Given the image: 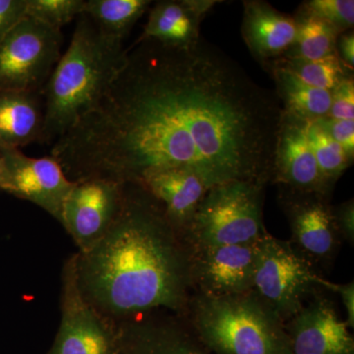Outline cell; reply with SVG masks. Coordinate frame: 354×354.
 Here are the masks:
<instances>
[{"label":"cell","instance_id":"26","mask_svg":"<svg viewBox=\"0 0 354 354\" xmlns=\"http://www.w3.org/2000/svg\"><path fill=\"white\" fill-rule=\"evenodd\" d=\"M300 8L329 23L339 34L353 30V0H310L304 2Z\"/></svg>","mask_w":354,"mask_h":354},{"label":"cell","instance_id":"13","mask_svg":"<svg viewBox=\"0 0 354 354\" xmlns=\"http://www.w3.org/2000/svg\"><path fill=\"white\" fill-rule=\"evenodd\" d=\"M306 121L281 109L272 183L293 190L329 196L333 189L319 169L307 136Z\"/></svg>","mask_w":354,"mask_h":354},{"label":"cell","instance_id":"10","mask_svg":"<svg viewBox=\"0 0 354 354\" xmlns=\"http://www.w3.org/2000/svg\"><path fill=\"white\" fill-rule=\"evenodd\" d=\"M0 190L27 200L62 221V208L73 183L55 158H30L20 149L0 146Z\"/></svg>","mask_w":354,"mask_h":354},{"label":"cell","instance_id":"29","mask_svg":"<svg viewBox=\"0 0 354 354\" xmlns=\"http://www.w3.org/2000/svg\"><path fill=\"white\" fill-rule=\"evenodd\" d=\"M27 0H0V43L26 16Z\"/></svg>","mask_w":354,"mask_h":354},{"label":"cell","instance_id":"23","mask_svg":"<svg viewBox=\"0 0 354 354\" xmlns=\"http://www.w3.org/2000/svg\"><path fill=\"white\" fill-rule=\"evenodd\" d=\"M306 132L324 180L333 189L337 179L353 164V160L324 129L318 120H307Z\"/></svg>","mask_w":354,"mask_h":354},{"label":"cell","instance_id":"25","mask_svg":"<svg viewBox=\"0 0 354 354\" xmlns=\"http://www.w3.org/2000/svg\"><path fill=\"white\" fill-rule=\"evenodd\" d=\"M85 0H27L26 16L62 30L83 14Z\"/></svg>","mask_w":354,"mask_h":354},{"label":"cell","instance_id":"21","mask_svg":"<svg viewBox=\"0 0 354 354\" xmlns=\"http://www.w3.org/2000/svg\"><path fill=\"white\" fill-rule=\"evenodd\" d=\"M151 3L149 0H85L83 14L109 36L123 39Z\"/></svg>","mask_w":354,"mask_h":354},{"label":"cell","instance_id":"18","mask_svg":"<svg viewBox=\"0 0 354 354\" xmlns=\"http://www.w3.org/2000/svg\"><path fill=\"white\" fill-rule=\"evenodd\" d=\"M216 0H162L156 2L149 12L139 39H153L165 46L186 48L201 38L203 18Z\"/></svg>","mask_w":354,"mask_h":354},{"label":"cell","instance_id":"9","mask_svg":"<svg viewBox=\"0 0 354 354\" xmlns=\"http://www.w3.org/2000/svg\"><path fill=\"white\" fill-rule=\"evenodd\" d=\"M279 187V204L288 218L290 244L313 265L332 264L341 244L328 196Z\"/></svg>","mask_w":354,"mask_h":354},{"label":"cell","instance_id":"24","mask_svg":"<svg viewBox=\"0 0 354 354\" xmlns=\"http://www.w3.org/2000/svg\"><path fill=\"white\" fill-rule=\"evenodd\" d=\"M272 64L288 70L310 86L330 92L346 77L351 75V72L342 66L337 55L319 60L283 57Z\"/></svg>","mask_w":354,"mask_h":354},{"label":"cell","instance_id":"5","mask_svg":"<svg viewBox=\"0 0 354 354\" xmlns=\"http://www.w3.org/2000/svg\"><path fill=\"white\" fill-rule=\"evenodd\" d=\"M266 185L234 180L207 191L181 235L188 246L253 243L264 234Z\"/></svg>","mask_w":354,"mask_h":354},{"label":"cell","instance_id":"8","mask_svg":"<svg viewBox=\"0 0 354 354\" xmlns=\"http://www.w3.org/2000/svg\"><path fill=\"white\" fill-rule=\"evenodd\" d=\"M62 320L46 354H118V326L84 298L76 274V253L62 270Z\"/></svg>","mask_w":354,"mask_h":354},{"label":"cell","instance_id":"12","mask_svg":"<svg viewBox=\"0 0 354 354\" xmlns=\"http://www.w3.org/2000/svg\"><path fill=\"white\" fill-rule=\"evenodd\" d=\"M257 241L221 246L185 244L189 254L193 286L199 288L201 295L216 297L253 290Z\"/></svg>","mask_w":354,"mask_h":354},{"label":"cell","instance_id":"7","mask_svg":"<svg viewBox=\"0 0 354 354\" xmlns=\"http://www.w3.org/2000/svg\"><path fill=\"white\" fill-rule=\"evenodd\" d=\"M62 46V30L25 16L0 43V91L43 92Z\"/></svg>","mask_w":354,"mask_h":354},{"label":"cell","instance_id":"17","mask_svg":"<svg viewBox=\"0 0 354 354\" xmlns=\"http://www.w3.org/2000/svg\"><path fill=\"white\" fill-rule=\"evenodd\" d=\"M136 184L162 205L167 221L180 236L209 190L194 172L183 169L153 172Z\"/></svg>","mask_w":354,"mask_h":354},{"label":"cell","instance_id":"27","mask_svg":"<svg viewBox=\"0 0 354 354\" xmlns=\"http://www.w3.org/2000/svg\"><path fill=\"white\" fill-rule=\"evenodd\" d=\"M328 116L334 120H354V81L348 75L332 91V104Z\"/></svg>","mask_w":354,"mask_h":354},{"label":"cell","instance_id":"28","mask_svg":"<svg viewBox=\"0 0 354 354\" xmlns=\"http://www.w3.org/2000/svg\"><path fill=\"white\" fill-rule=\"evenodd\" d=\"M317 120L329 133L330 136L344 148L349 158L353 160L354 120H334L329 116Z\"/></svg>","mask_w":354,"mask_h":354},{"label":"cell","instance_id":"33","mask_svg":"<svg viewBox=\"0 0 354 354\" xmlns=\"http://www.w3.org/2000/svg\"><path fill=\"white\" fill-rule=\"evenodd\" d=\"M0 167H1V153H0Z\"/></svg>","mask_w":354,"mask_h":354},{"label":"cell","instance_id":"11","mask_svg":"<svg viewBox=\"0 0 354 354\" xmlns=\"http://www.w3.org/2000/svg\"><path fill=\"white\" fill-rule=\"evenodd\" d=\"M124 200V183L102 178L73 183L62 208V223L85 252L109 232L120 215Z\"/></svg>","mask_w":354,"mask_h":354},{"label":"cell","instance_id":"32","mask_svg":"<svg viewBox=\"0 0 354 354\" xmlns=\"http://www.w3.org/2000/svg\"><path fill=\"white\" fill-rule=\"evenodd\" d=\"M337 55L339 62L348 71L353 70L354 66V34L351 31L339 35L337 41Z\"/></svg>","mask_w":354,"mask_h":354},{"label":"cell","instance_id":"16","mask_svg":"<svg viewBox=\"0 0 354 354\" xmlns=\"http://www.w3.org/2000/svg\"><path fill=\"white\" fill-rule=\"evenodd\" d=\"M241 35L253 57L266 67L292 48L297 36V21L268 2L245 0Z\"/></svg>","mask_w":354,"mask_h":354},{"label":"cell","instance_id":"3","mask_svg":"<svg viewBox=\"0 0 354 354\" xmlns=\"http://www.w3.org/2000/svg\"><path fill=\"white\" fill-rule=\"evenodd\" d=\"M123 39L109 36L85 14L77 18L71 41L43 90L41 141L53 146L94 109L127 57Z\"/></svg>","mask_w":354,"mask_h":354},{"label":"cell","instance_id":"20","mask_svg":"<svg viewBox=\"0 0 354 354\" xmlns=\"http://www.w3.org/2000/svg\"><path fill=\"white\" fill-rule=\"evenodd\" d=\"M276 95L285 113L304 120H315L329 114L332 92L310 86L283 67L269 64Z\"/></svg>","mask_w":354,"mask_h":354},{"label":"cell","instance_id":"2","mask_svg":"<svg viewBox=\"0 0 354 354\" xmlns=\"http://www.w3.org/2000/svg\"><path fill=\"white\" fill-rule=\"evenodd\" d=\"M76 274L84 298L115 323L153 311L185 313L193 288L183 237L136 183H124L122 208L106 235L76 252Z\"/></svg>","mask_w":354,"mask_h":354},{"label":"cell","instance_id":"22","mask_svg":"<svg viewBox=\"0 0 354 354\" xmlns=\"http://www.w3.org/2000/svg\"><path fill=\"white\" fill-rule=\"evenodd\" d=\"M295 19L297 39L285 57L319 60L337 55V41L341 34L333 26L301 8Z\"/></svg>","mask_w":354,"mask_h":354},{"label":"cell","instance_id":"15","mask_svg":"<svg viewBox=\"0 0 354 354\" xmlns=\"http://www.w3.org/2000/svg\"><path fill=\"white\" fill-rule=\"evenodd\" d=\"M118 354H214L172 317L143 314L116 323Z\"/></svg>","mask_w":354,"mask_h":354},{"label":"cell","instance_id":"1","mask_svg":"<svg viewBox=\"0 0 354 354\" xmlns=\"http://www.w3.org/2000/svg\"><path fill=\"white\" fill-rule=\"evenodd\" d=\"M281 106L232 58L200 38L139 39L100 101L51 146L72 183H139L165 169L207 188L272 183Z\"/></svg>","mask_w":354,"mask_h":354},{"label":"cell","instance_id":"31","mask_svg":"<svg viewBox=\"0 0 354 354\" xmlns=\"http://www.w3.org/2000/svg\"><path fill=\"white\" fill-rule=\"evenodd\" d=\"M327 290L335 291L341 297L342 304L346 311V325L348 328L354 327V285L353 281L346 285H337L330 281L326 283Z\"/></svg>","mask_w":354,"mask_h":354},{"label":"cell","instance_id":"19","mask_svg":"<svg viewBox=\"0 0 354 354\" xmlns=\"http://www.w3.org/2000/svg\"><path fill=\"white\" fill-rule=\"evenodd\" d=\"M41 93L0 91V146L20 149L41 141L44 123Z\"/></svg>","mask_w":354,"mask_h":354},{"label":"cell","instance_id":"6","mask_svg":"<svg viewBox=\"0 0 354 354\" xmlns=\"http://www.w3.org/2000/svg\"><path fill=\"white\" fill-rule=\"evenodd\" d=\"M327 279L293 248L267 230L257 241L253 290L286 324Z\"/></svg>","mask_w":354,"mask_h":354},{"label":"cell","instance_id":"30","mask_svg":"<svg viewBox=\"0 0 354 354\" xmlns=\"http://www.w3.org/2000/svg\"><path fill=\"white\" fill-rule=\"evenodd\" d=\"M333 213L335 225L339 230L342 239H346L349 243L354 241V203L353 200L342 203L339 206L333 207Z\"/></svg>","mask_w":354,"mask_h":354},{"label":"cell","instance_id":"14","mask_svg":"<svg viewBox=\"0 0 354 354\" xmlns=\"http://www.w3.org/2000/svg\"><path fill=\"white\" fill-rule=\"evenodd\" d=\"M291 354H354L353 337L334 305L315 297L286 324Z\"/></svg>","mask_w":354,"mask_h":354},{"label":"cell","instance_id":"4","mask_svg":"<svg viewBox=\"0 0 354 354\" xmlns=\"http://www.w3.org/2000/svg\"><path fill=\"white\" fill-rule=\"evenodd\" d=\"M192 332L214 354H291L286 324L251 290L190 297Z\"/></svg>","mask_w":354,"mask_h":354}]
</instances>
